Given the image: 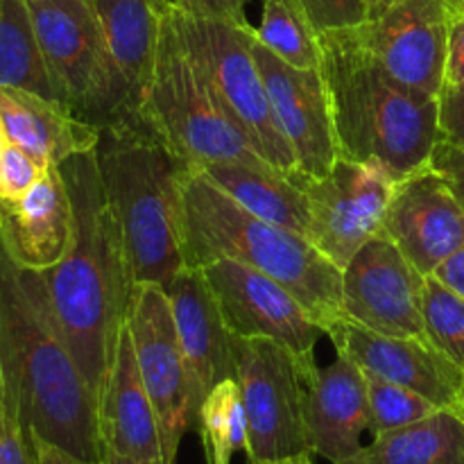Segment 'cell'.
<instances>
[{
  "instance_id": "6da1fadb",
  "label": "cell",
  "mask_w": 464,
  "mask_h": 464,
  "mask_svg": "<svg viewBox=\"0 0 464 464\" xmlns=\"http://www.w3.org/2000/svg\"><path fill=\"white\" fill-rule=\"evenodd\" d=\"M59 170L72 199L75 231L66 256L39 276L59 334L100 401L127 324L134 276L95 152L75 154Z\"/></svg>"
},
{
  "instance_id": "7a4b0ae2",
  "label": "cell",
  "mask_w": 464,
  "mask_h": 464,
  "mask_svg": "<svg viewBox=\"0 0 464 464\" xmlns=\"http://www.w3.org/2000/svg\"><path fill=\"white\" fill-rule=\"evenodd\" d=\"M0 374L32 433L102 462L98 399L57 329L39 272L23 270L0 238Z\"/></svg>"
},
{
  "instance_id": "3957f363",
  "label": "cell",
  "mask_w": 464,
  "mask_h": 464,
  "mask_svg": "<svg viewBox=\"0 0 464 464\" xmlns=\"http://www.w3.org/2000/svg\"><path fill=\"white\" fill-rule=\"evenodd\" d=\"M320 45L340 157L381 163L397 181L424 168L442 140L440 98L390 75L352 27L322 32Z\"/></svg>"
},
{
  "instance_id": "277c9868",
  "label": "cell",
  "mask_w": 464,
  "mask_h": 464,
  "mask_svg": "<svg viewBox=\"0 0 464 464\" xmlns=\"http://www.w3.org/2000/svg\"><path fill=\"white\" fill-rule=\"evenodd\" d=\"M93 152L134 284L166 288L186 267L184 177L190 163L145 121L102 125Z\"/></svg>"
},
{
  "instance_id": "5b68a950",
  "label": "cell",
  "mask_w": 464,
  "mask_h": 464,
  "mask_svg": "<svg viewBox=\"0 0 464 464\" xmlns=\"http://www.w3.org/2000/svg\"><path fill=\"white\" fill-rule=\"evenodd\" d=\"M186 267L218 258L245 263L288 288L326 331L343 311V272L302 234L261 220L218 188L198 168L184 177Z\"/></svg>"
},
{
  "instance_id": "8992f818",
  "label": "cell",
  "mask_w": 464,
  "mask_h": 464,
  "mask_svg": "<svg viewBox=\"0 0 464 464\" xmlns=\"http://www.w3.org/2000/svg\"><path fill=\"white\" fill-rule=\"evenodd\" d=\"M143 121L190 166L213 161L270 166L218 107L186 50L170 0H161L157 63L143 102Z\"/></svg>"
},
{
  "instance_id": "52a82bcc",
  "label": "cell",
  "mask_w": 464,
  "mask_h": 464,
  "mask_svg": "<svg viewBox=\"0 0 464 464\" xmlns=\"http://www.w3.org/2000/svg\"><path fill=\"white\" fill-rule=\"evenodd\" d=\"M177 27L195 66L207 80L218 107L247 136L276 170H295V152L285 140L252 54V23L198 16L170 0Z\"/></svg>"
},
{
  "instance_id": "ba28073f",
  "label": "cell",
  "mask_w": 464,
  "mask_h": 464,
  "mask_svg": "<svg viewBox=\"0 0 464 464\" xmlns=\"http://www.w3.org/2000/svg\"><path fill=\"white\" fill-rule=\"evenodd\" d=\"M54 93L82 121H136L121 93L91 0H27Z\"/></svg>"
},
{
  "instance_id": "9c48e42d",
  "label": "cell",
  "mask_w": 464,
  "mask_h": 464,
  "mask_svg": "<svg viewBox=\"0 0 464 464\" xmlns=\"http://www.w3.org/2000/svg\"><path fill=\"white\" fill-rule=\"evenodd\" d=\"M290 179L306 193V238L338 267L374 238L383 225L397 179L381 163L338 157L324 177L290 170Z\"/></svg>"
},
{
  "instance_id": "30bf717a",
  "label": "cell",
  "mask_w": 464,
  "mask_h": 464,
  "mask_svg": "<svg viewBox=\"0 0 464 464\" xmlns=\"http://www.w3.org/2000/svg\"><path fill=\"white\" fill-rule=\"evenodd\" d=\"M236 381L247 412V460L308 451L306 370L293 352L266 338H236Z\"/></svg>"
},
{
  "instance_id": "8fae6325",
  "label": "cell",
  "mask_w": 464,
  "mask_h": 464,
  "mask_svg": "<svg viewBox=\"0 0 464 464\" xmlns=\"http://www.w3.org/2000/svg\"><path fill=\"white\" fill-rule=\"evenodd\" d=\"M127 329L140 379L157 412L163 456L168 464H177L181 440L195 421V411L170 299L161 285L134 284Z\"/></svg>"
},
{
  "instance_id": "7c38bea8",
  "label": "cell",
  "mask_w": 464,
  "mask_h": 464,
  "mask_svg": "<svg viewBox=\"0 0 464 464\" xmlns=\"http://www.w3.org/2000/svg\"><path fill=\"white\" fill-rule=\"evenodd\" d=\"M199 270L231 335L284 344L302 362L306 376L315 370V344L324 329L288 288L231 258H218Z\"/></svg>"
},
{
  "instance_id": "4fadbf2b",
  "label": "cell",
  "mask_w": 464,
  "mask_h": 464,
  "mask_svg": "<svg viewBox=\"0 0 464 464\" xmlns=\"http://www.w3.org/2000/svg\"><path fill=\"white\" fill-rule=\"evenodd\" d=\"M424 279L392 240L376 234L343 270L344 315L376 334L426 338Z\"/></svg>"
},
{
  "instance_id": "5bb4252c",
  "label": "cell",
  "mask_w": 464,
  "mask_h": 464,
  "mask_svg": "<svg viewBox=\"0 0 464 464\" xmlns=\"http://www.w3.org/2000/svg\"><path fill=\"white\" fill-rule=\"evenodd\" d=\"M449 18L447 0H397L352 30L390 75L411 89L440 98Z\"/></svg>"
},
{
  "instance_id": "9a60e30c",
  "label": "cell",
  "mask_w": 464,
  "mask_h": 464,
  "mask_svg": "<svg viewBox=\"0 0 464 464\" xmlns=\"http://www.w3.org/2000/svg\"><path fill=\"white\" fill-rule=\"evenodd\" d=\"M252 54L266 82L276 122L295 152V170L324 177L340 154L322 71L285 63L256 39L254 27Z\"/></svg>"
},
{
  "instance_id": "2e32d148",
  "label": "cell",
  "mask_w": 464,
  "mask_h": 464,
  "mask_svg": "<svg viewBox=\"0 0 464 464\" xmlns=\"http://www.w3.org/2000/svg\"><path fill=\"white\" fill-rule=\"evenodd\" d=\"M379 234L429 276L464 247V204L449 181L426 163L397 181Z\"/></svg>"
},
{
  "instance_id": "e0dca14e",
  "label": "cell",
  "mask_w": 464,
  "mask_h": 464,
  "mask_svg": "<svg viewBox=\"0 0 464 464\" xmlns=\"http://www.w3.org/2000/svg\"><path fill=\"white\" fill-rule=\"evenodd\" d=\"M326 335L335 352L352 358L365 374L415 390L438 408H456L464 372L426 338H394L376 334L343 317Z\"/></svg>"
},
{
  "instance_id": "ac0fdd59",
  "label": "cell",
  "mask_w": 464,
  "mask_h": 464,
  "mask_svg": "<svg viewBox=\"0 0 464 464\" xmlns=\"http://www.w3.org/2000/svg\"><path fill=\"white\" fill-rule=\"evenodd\" d=\"M304 385L308 451L331 464H347L362 449V433L370 430L367 374L338 353L331 365L315 367Z\"/></svg>"
},
{
  "instance_id": "d6986e66",
  "label": "cell",
  "mask_w": 464,
  "mask_h": 464,
  "mask_svg": "<svg viewBox=\"0 0 464 464\" xmlns=\"http://www.w3.org/2000/svg\"><path fill=\"white\" fill-rule=\"evenodd\" d=\"M177 335L188 367L195 421L207 394L220 381L236 379L234 335L222 320L220 306L198 267H184L166 285Z\"/></svg>"
},
{
  "instance_id": "ffe728a7",
  "label": "cell",
  "mask_w": 464,
  "mask_h": 464,
  "mask_svg": "<svg viewBox=\"0 0 464 464\" xmlns=\"http://www.w3.org/2000/svg\"><path fill=\"white\" fill-rule=\"evenodd\" d=\"M75 231V213L59 166L16 202H0V238L23 270L45 272L66 256Z\"/></svg>"
},
{
  "instance_id": "44dd1931",
  "label": "cell",
  "mask_w": 464,
  "mask_h": 464,
  "mask_svg": "<svg viewBox=\"0 0 464 464\" xmlns=\"http://www.w3.org/2000/svg\"><path fill=\"white\" fill-rule=\"evenodd\" d=\"M98 420L104 451L136 464H168L157 412L140 379L127 324L121 331L116 356L100 394Z\"/></svg>"
},
{
  "instance_id": "7402d4cb",
  "label": "cell",
  "mask_w": 464,
  "mask_h": 464,
  "mask_svg": "<svg viewBox=\"0 0 464 464\" xmlns=\"http://www.w3.org/2000/svg\"><path fill=\"white\" fill-rule=\"evenodd\" d=\"M0 130L7 143L45 168L93 152L100 140V127L82 121L66 104L14 86H0Z\"/></svg>"
},
{
  "instance_id": "603a6c76",
  "label": "cell",
  "mask_w": 464,
  "mask_h": 464,
  "mask_svg": "<svg viewBox=\"0 0 464 464\" xmlns=\"http://www.w3.org/2000/svg\"><path fill=\"white\" fill-rule=\"evenodd\" d=\"M102 27L121 93L131 118L143 121V102L157 63L161 0H91Z\"/></svg>"
},
{
  "instance_id": "cb8c5ba5",
  "label": "cell",
  "mask_w": 464,
  "mask_h": 464,
  "mask_svg": "<svg viewBox=\"0 0 464 464\" xmlns=\"http://www.w3.org/2000/svg\"><path fill=\"white\" fill-rule=\"evenodd\" d=\"M193 168L208 177L218 188L225 190L245 211L306 236L308 199L306 193L290 179L288 172L236 161H213Z\"/></svg>"
},
{
  "instance_id": "d4e9b609",
  "label": "cell",
  "mask_w": 464,
  "mask_h": 464,
  "mask_svg": "<svg viewBox=\"0 0 464 464\" xmlns=\"http://www.w3.org/2000/svg\"><path fill=\"white\" fill-rule=\"evenodd\" d=\"M347 464H464V417L440 408L417 424L374 435Z\"/></svg>"
},
{
  "instance_id": "484cf974",
  "label": "cell",
  "mask_w": 464,
  "mask_h": 464,
  "mask_svg": "<svg viewBox=\"0 0 464 464\" xmlns=\"http://www.w3.org/2000/svg\"><path fill=\"white\" fill-rule=\"evenodd\" d=\"M0 86L57 100L27 0H0Z\"/></svg>"
},
{
  "instance_id": "4316f807",
  "label": "cell",
  "mask_w": 464,
  "mask_h": 464,
  "mask_svg": "<svg viewBox=\"0 0 464 464\" xmlns=\"http://www.w3.org/2000/svg\"><path fill=\"white\" fill-rule=\"evenodd\" d=\"M198 426L207 464H231L234 453H247V412L238 381H220L207 394L199 406Z\"/></svg>"
},
{
  "instance_id": "83f0119b",
  "label": "cell",
  "mask_w": 464,
  "mask_h": 464,
  "mask_svg": "<svg viewBox=\"0 0 464 464\" xmlns=\"http://www.w3.org/2000/svg\"><path fill=\"white\" fill-rule=\"evenodd\" d=\"M256 39L270 53L297 68H320V34L308 21L299 0H266Z\"/></svg>"
},
{
  "instance_id": "f1b7e54d",
  "label": "cell",
  "mask_w": 464,
  "mask_h": 464,
  "mask_svg": "<svg viewBox=\"0 0 464 464\" xmlns=\"http://www.w3.org/2000/svg\"><path fill=\"white\" fill-rule=\"evenodd\" d=\"M421 315L426 340L464 372V297L429 275L424 279Z\"/></svg>"
},
{
  "instance_id": "f546056e",
  "label": "cell",
  "mask_w": 464,
  "mask_h": 464,
  "mask_svg": "<svg viewBox=\"0 0 464 464\" xmlns=\"http://www.w3.org/2000/svg\"><path fill=\"white\" fill-rule=\"evenodd\" d=\"M367 394H370V433L383 435L390 430L406 429L426 420L440 408L415 390L367 374Z\"/></svg>"
},
{
  "instance_id": "4dcf8cb0",
  "label": "cell",
  "mask_w": 464,
  "mask_h": 464,
  "mask_svg": "<svg viewBox=\"0 0 464 464\" xmlns=\"http://www.w3.org/2000/svg\"><path fill=\"white\" fill-rule=\"evenodd\" d=\"M0 464H39L30 429L0 374Z\"/></svg>"
},
{
  "instance_id": "1f68e13d",
  "label": "cell",
  "mask_w": 464,
  "mask_h": 464,
  "mask_svg": "<svg viewBox=\"0 0 464 464\" xmlns=\"http://www.w3.org/2000/svg\"><path fill=\"white\" fill-rule=\"evenodd\" d=\"M45 170L48 168L30 157L25 150L5 140V148L0 152V202L21 199Z\"/></svg>"
},
{
  "instance_id": "d6a6232c",
  "label": "cell",
  "mask_w": 464,
  "mask_h": 464,
  "mask_svg": "<svg viewBox=\"0 0 464 464\" xmlns=\"http://www.w3.org/2000/svg\"><path fill=\"white\" fill-rule=\"evenodd\" d=\"M317 34L356 27L370 18L365 0H299Z\"/></svg>"
},
{
  "instance_id": "836d02e7",
  "label": "cell",
  "mask_w": 464,
  "mask_h": 464,
  "mask_svg": "<svg viewBox=\"0 0 464 464\" xmlns=\"http://www.w3.org/2000/svg\"><path fill=\"white\" fill-rule=\"evenodd\" d=\"M449 50L442 91L464 86V9L449 7Z\"/></svg>"
},
{
  "instance_id": "e575fe53",
  "label": "cell",
  "mask_w": 464,
  "mask_h": 464,
  "mask_svg": "<svg viewBox=\"0 0 464 464\" xmlns=\"http://www.w3.org/2000/svg\"><path fill=\"white\" fill-rule=\"evenodd\" d=\"M429 163L449 181L453 193L464 204V145L449 143V140L442 139L435 145Z\"/></svg>"
},
{
  "instance_id": "d590c367",
  "label": "cell",
  "mask_w": 464,
  "mask_h": 464,
  "mask_svg": "<svg viewBox=\"0 0 464 464\" xmlns=\"http://www.w3.org/2000/svg\"><path fill=\"white\" fill-rule=\"evenodd\" d=\"M440 127L444 140L464 145V86L440 93Z\"/></svg>"
},
{
  "instance_id": "8d00e7d4",
  "label": "cell",
  "mask_w": 464,
  "mask_h": 464,
  "mask_svg": "<svg viewBox=\"0 0 464 464\" xmlns=\"http://www.w3.org/2000/svg\"><path fill=\"white\" fill-rule=\"evenodd\" d=\"M175 3L186 12L198 14V16L229 23H247V16H245L247 0H175Z\"/></svg>"
},
{
  "instance_id": "74e56055",
  "label": "cell",
  "mask_w": 464,
  "mask_h": 464,
  "mask_svg": "<svg viewBox=\"0 0 464 464\" xmlns=\"http://www.w3.org/2000/svg\"><path fill=\"white\" fill-rule=\"evenodd\" d=\"M32 442H34L36 460H39V464H102V462L84 460V458L75 456V453H71V451H66V449L57 447V444L48 442V440H44L41 435H36V433H32Z\"/></svg>"
},
{
  "instance_id": "f35d334b",
  "label": "cell",
  "mask_w": 464,
  "mask_h": 464,
  "mask_svg": "<svg viewBox=\"0 0 464 464\" xmlns=\"http://www.w3.org/2000/svg\"><path fill=\"white\" fill-rule=\"evenodd\" d=\"M433 276H438L444 285H449V288L456 290L460 297H464V247L458 249L453 256H449L447 261L433 272Z\"/></svg>"
},
{
  "instance_id": "ab89813d",
  "label": "cell",
  "mask_w": 464,
  "mask_h": 464,
  "mask_svg": "<svg viewBox=\"0 0 464 464\" xmlns=\"http://www.w3.org/2000/svg\"><path fill=\"white\" fill-rule=\"evenodd\" d=\"M249 464H315V460L311 451H297L279 458H249Z\"/></svg>"
},
{
  "instance_id": "60d3db41",
  "label": "cell",
  "mask_w": 464,
  "mask_h": 464,
  "mask_svg": "<svg viewBox=\"0 0 464 464\" xmlns=\"http://www.w3.org/2000/svg\"><path fill=\"white\" fill-rule=\"evenodd\" d=\"M365 3H367V7H370V16H372V14H376V12H381V9L390 7V5L397 3V0H365Z\"/></svg>"
},
{
  "instance_id": "b9f144b4",
  "label": "cell",
  "mask_w": 464,
  "mask_h": 464,
  "mask_svg": "<svg viewBox=\"0 0 464 464\" xmlns=\"http://www.w3.org/2000/svg\"><path fill=\"white\" fill-rule=\"evenodd\" d=\"M102 464H136V462L127 460V458H122V456H116V453H109V451H104Z\"/></svg>"
},
{
  "instance_id": "7bdbcfd3",
  "label": "cell",
  "mask_w": 464,
  "mask_h": 464,
  "mask_svg": "<svg viewBox=\"0 0 464 464\" xmlns=\"http://www.w3.org/2000/svg\"><path fill=\"white\" fill-rule=\"evenodd\" d=\"M456 411L464 417V388H462V392H460V399H458V403H456Z\"/></svg>"
},
{
  "instance_id": "ee69618b",
  "label": "cell",
  "mask_w": 464,
  "mask_h": 464,
  "mask_svg": "<svg viewBox=\"0 0 464 464\" xmlns=\"http://www.w3.org/2000/svg\"><path fill=\"white\" fill-rule=\"evenodd\" d=\"M447 5L451 9H464V0H447Z\"/></svg>"
},
{
  "instance_id": "f6af8a7d",
  "label": "cell",
  "mask_w": 464,
  "mask_h": 464,
  "mask_svg": "<svg viewBox=\"0 0 464 464\" xmlns=\"http://www.w3.org/2000/svg\"><path fill=\"white\" fill-rule=\"evenodd\" d=\"M5 148V136H3V130H0V152H3Z\"/></svg>"
}]
</instances>
